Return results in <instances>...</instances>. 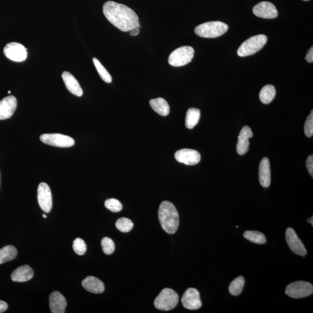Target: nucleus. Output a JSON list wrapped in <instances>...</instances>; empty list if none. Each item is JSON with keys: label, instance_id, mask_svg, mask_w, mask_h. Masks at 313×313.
Segmentation results:
<instances>
[{"label": "nucleus", "instance_id": "obj_34", "mask_svg": "<svg viewBox=\"0 0 313 313\" xmlns=\"http://www.w3.org/2000/svg\"><path fill=\"white\" fill-rule=\"evenodd\" d=\"M307 166L309 174L313 177V156L311 155L309 156L307 160Z\"/></svg>", "mask_w": 313, "mask_h": 313}, {"label": "nucleus", "instance_id": "obj_5", "mask_svg": "<svg viewBox=\"0 0 313 313\" xmlns=\"http://www.w3.org/2000/svg\"><path fill=\"white\" fill-rule=\"evenodd\" d=\"M267 41L268 37L265 35H255L248 38L241 45L238 49L237 54L241 57L254 55L264 47Z\"/></svg>", "mask_w": 313, "mask_h": 313}, {"label": "nucleus", "instance_id": "obj_37", "mask_svg": "<svg viewBox=\"0 0 313 313\" xmlns=\"http://www.w3.org/2000/svg\"><path fill=\"white\" fill-rule=\"evenodd\" d=\"M140 27H137L130 30V34L131 35V36H137V35L140 34Z\"/></svg>", "mask_w": 313, "mask_h": 313}, {"label": "nucleus", "instance_id": "obj_33", "mask_svg": "<svg viewBox=\"0 0 313 313\" xmlns=\"http://www.w3.org/2000/svg\"><path fill=\"white\" fill-rule=\"evenodd\" d=\"M304 131L306 136L311 138L313 135V110L306 120Z\"/></svg>", "mask_w": 313, "mask_h": 313}, {"label": "nucleus", "instance_id": "obj_15", "mask_svg": "<svg viewBox=\"0 0 313 313\" xmlns=\"http://www.w3.org/2000/svg\"><path fill=\"white\" fill-rule=\"evenodd\" d=\"M17 107L16 98L9 96L0 101V120L9 119L13 115Z\"/></svg>", "mask_w": 313, "mask_h": 313}, {"label": "nucleus", "instance_id": "obj_38", "mask_svg": "<svg viewBox=\"0 0 313 313\" xmlns=\"http://www.w3.org/2000/svg\"><path fill=\"white\" fill-rule=\"evenodd\" d=\"M313 217L312 216L311 218L308 220V222L312 224V225L313 226Z\"/></svg>", "mask_w": 313, "mask_h": 313}, {"label": "nucleus", "instance_id": "obj_30", "mask_svg": "<svg viewBox=\"0 0 313 313\" xmlns=\"http://www.w3.org/2000/svg\"><path fill=\"white\" fill-rule=\"evenodd\" d=\"M103 251L106 255H111L115 251V244L114 241L109 237H104L101 241Z\"/></svg>", "mask_w": 313, "mask_h": 313}, {"label": "nucleus", "instance_id": "obj_18", "mask_svg": "<svg viewBox=\"0 0 313 313\" xmlns=\"http://www.w3.org/2000/svg\"><path fill=\"white\" fill-rule=\"evenodd\" d=\"M259 180L263 187L268 188L271 182V171L268 158L262 159L259 168Z\"/></svg>", "mask_w": 313, "mask_h": 313}, {"label": "nucleus", "instance_id": "obj_11", "mask_svg": "<svg viewBox=\"0 0 313 313\" xmlns=\"http://www.w3.org/2000/svg\"><path fill=\"white\" fill-rule=\"evenodd\" d=\"M286 238L287 244L291 251L295 254L305 257V255L307 254V249L293 228L289 227L287 229Z\"/></svg>", "mask_w": 313, "mask_h": 313}, {"label": "nucleus", "instance_id": "obj_23", "mask_svg": "<svg viewBox=\"0 0 313 313\" xmlns=\"http://www.w3.org/2000/svg\"><path fill=\"white\" fill-rule=\"evenodd\" d=\"M201 116L200 110L196 108L188 109L185 119V125L188 129H193L196 126L200 120Z\"/></svg>", "mask_w": 313, "mask_h": 313}, {"label": "nucleus", "instance_id": "obj_9", "mask_svg": "<svg viewBox=\"0 0 313 313\" xmlns=\"http://www.w3.org/2000/svg\"><path fill=\"white\" fill-rule=\"evenodd\" d=\"M3 53L7 58L13 62H22L27 56V49L17 42H10L3 49Z\"/></svg>", "mask_w": 313, "mask_h": 313}, {"label": "nucleus", "instance_id": "obj_6", "mask_svg": "<svg viewBox=\"0 0 313 313\" xmlns=\"http://www.w3.org/2000/svg\"><path fill=\"white\" fill-rule=\"evenodd\" d=\"M194 55V49L190 46L177 48L170 53L168 62L173 67H181L191 62Z\"/></svg>", "mask_w": 313, "mask_h": 313}, {"label": "nucleus", "instance_id": "obj_7", "mask_svg": "<svg viewBox=\"0 0 313 313\" xmlns=\"http://www.w3.org/2000/svg\"><path fill=\"white\" fill-rule=\"evenodd\" d=\"M313 286L311 283L304 281L292 283L288 285L286 290V294L291 298H304L312 295Z\"/></svg>", "mask_w": 313, "mask_h": 313}, {"label": "nucleus", "instance_id": "obj_17", "mask_svg": "<svg viewBox=\"0 0 313 313\" xmlns=\"http://www.w3.org/2000/svg\"><path fill=\"white\" fill-rule=\"evenodd\" d=\"M67 307L65 297L58 291L53 292L49 297V308L52 313H64Z\"/></svg>", "mask_w": 313, "mask_h": 313}, {"label": "nucleus", "instance_id": "obj_3", "mask_svg": "<svg viewBox=\"0 0 313 313\" xmlns=\"http://www.w3.org/2000/svg\"><path fill=\"white\" fill-rule=\"evenodd\" d=\"M228 29L229 26L227 24L220 21H212L197 26L194 32L201 37L211 38L221 36Z\"/></svg>", "mask_w": 313, "mask_h": 313}, {"label": "nucleus", "instance_id": "obj_21", "mask_svg": "<svg viewBox=\"0 0 313 313\" xmlns=\"http://www.w3.org/2000/svg\"><path fill=\"white\" fill-rule=\"evenodd\" d=\"M64 83L66 87L71 93L78 97H81L83 94V90L78 81L72 74L69 72H64L62 75Z\"/></svg>", "mask_w": 313, "mask_h": 313}, {"label": "nucleus", "instance_id": "obj_14", "mask_svg": "<svg viewBox=\"0 0 313 313\" xmlns=\"http://www.w3.org/2000/svg\"><path fill=\"white\" fill-rule=\"evenodd\" d=\"M255 16L265 19H275L278 16V11L272 3L268 1L259 2L253 9Z\"/></svg>", "mask_w": 313, "mask_h": 313}, {"label": "nucleus", "instance_id": "obj_10", "mask_svg": "<svg viewBox=\"0 0 313 313\" xmlns=\"http://www.w3.org/2000/svg\"><path fill=\"white\" fill-rule=\"evenodd\" d=\"M37 199L40 208L45 213L51 211L52 197L50 188L47 183L42 182L38 187Z\"/></svg>", "mask_w": 313, "mask_h": 313}, {"label": "nucleus", "instance_id": "obj_2", "mask_svg": "<svg viewBox=\"0 0 313 313\" xmlns=\"http://www.w3.org/2000/svg\"><path fill=\"white\" fill-rule=\"evenodd\" d=\"M158 219L163 230L168 234L175 233L179 225V216L172 202H161L158 209Z\"/></svg>", "mask_w": 313, "mask_h": 313}, {"label": "nucleus", "instance_id": "obj_26", "mask_svg": "<svg viewBox=\"0 0 313 313\" xmlns=\"http://www.w3.org/2000/svg\"><path fill=\"white\" fill-rule=\"evenodd\" d=\"M243 236L247 240L255 244H264L267 241L265 234L258 231H246Z\"/></svg>", "mask_w": 313, "mask_h": 313}, {"label": "nucleus", "instance_id": "obj_25", "mask_svg": "<svg viewBox=\"0 0 313 313\" xmlns=\"http://www.w3.org/2000/svg\"><path fill=\"white\" fill-rule=\"evenodd\" d=\"M276 94V88L272 85H266L263 87L259 94V98L264 104L272 102Z\"/></svg>", "mask_w": 313, "mask_h": 313}, {"label": "nucleus", "instance_id": "obj_39", "mask_svg": "<svg viewBox=\"0 0 313 313\" xmlns=\"http://www.w3.org/2000/svg\"><path fill=\"white\" fill-rule=\"evenodd\" d=\"M42 216H43L44 218H47V216L45 214L42 215Z\"/></svg>", "mask_w": 313, "mask_h": 313}, {"label": "nucleus", "instance_id": "obj_20", "mask_svg": "<svg viewBox=\"0 0 313 313\" xmlns=\"http://www.w3.org/2000/svg\"><path fill=\"white\" fill-rule=\"evenodd\" d=\"M34 272L29 266L27 265L19 267L11 274V280L14 282H26L33 278Z\"/></svg>", "mask_w": 313, "mask_h": 313}, {"label": "nucleus", "instance_id": "obj_32", "mask_svg": "<svg viewBox=\"0 0 313 313\" xmlns=\"http://www.w3.org/2000/svg\"><path fill=\"white\" fill-rule=\"evenodd\" d=\"M74 251L78 255H83L87 251V245L80 238L74 240L73 244Z\"/></svg>", "mask_w": 313, "mask_h": 313}, {"label": "nucleus", "instance_id": "obj_36", "mask_svg": "<svg viewBox=\"0 0 313 313\" xmlns=\"http://www.w3.org/2000/svg\"><path fill=\"white\" fill-rule=\"evenodd\" d=\"M8 309V305L5 302L0 301V313L4 312Z\"/></svg>", "mask_w": 313, "mask_h": 313}, {"label": "nucleus", "instance_id": "obj_22", "mask_svg": "<svg viewBox=\"0 0 313 313\" xmlns=\"http://www.w3.org/2000/svg\"><path fill=\"white\" fill-rule=\"evenodd\" d=\"M149 104H150L151 108L158 115L162 116H166L169 115V106L164 99L158 98L151 99Z\"/></svg>", "mask_w": 313, "mask_h": 313}, {"label": "nucleus", "instance_id": "obj_40", "mask_svg": "<svg viewBox=\"0 0 313 313\" xmlns=\"http://www.w3.org/2000/svg\"><path fill=\"white\" fill-rule=\"evenodd\" d=\"M8 93L9 94H10V91H8Z\"/></svg>", "mask_w": 313, "mask_h": 313}, {"label": "nucleus", "instance_id": "obj_41", "mask_svg": "<svg viewBox=\"0 0 313 313\" xmlns=\"http://www.w3.org/2000/svg\"><path fill=\"white\" fill-rule=\"evenodd\" d=\"M304 1H309V0H304Z\"/></svg>", "mask_w": 313, "mask_h": 313}, {"label": "nucleus", "instance_id": "obj_8", "mask_svg": "<svg viewBox=\"0 0 313 313\" xmlns=\"http://www.w3.org/2000/svg\"><path fill=\"white\" fill-rule=\"evenodd\" d=\"M40 138L45 144L58 148L72 147L75 144L72 138L60 134H45Z\"/></svg>", "mask_w": 313, "mask_h": 313}, {"label": "nucleus", "instance_id": "obj_24", "mask_svg": "<svg viewBox=\"0 0 313 313\" xmlns=\"http://www.w3.org/2000/svg\"><path fill=\"white\" fill-rule=\"evenodd\" d=\"M17 255V251L12 245H6L0 249V265L13 260L16 257Z\"/></svg>", "mask_w": 313, "mask_h": 313}, {"label": "nucleus", "instance_id": "obj_19", "mask_svg": "<svg viewBox=\"0 0 313 313\" xmlns=\"http://www.w3.org/2000/svg\"><path fill=\"white\" fill-rule=\"evenodd\" d=\"M82 286L85 290L93 294H102L105 291L104 283L93 276H88L82 282Z\"/></svg>", "mask_w": 313, "mask_h": 313}, {"label": "nucleus", "instance_id": "obj_1", "mask_svg": "<svg viewBox=\"0 0 313 313\" xmlns=\"http://www.w3.org/2000/svg\"><path fill=\"white\" fill-rule=\"evenodd\" d=\"M103 12L110 23L122 31L141 27L137 14L126 5L109 1L103 6Z\"/></svg>", "mask_w": 313, "mask_h": 313}, {"label": "nucleus", "instance_id": "obj_27", "mask_svg": "<svg viewBox=\"0 0 313 313\" xmlns=\"http://www.w3.org/2000/svg\"><path fill=\"white\" fill-rule=\"evenodd\" d=\"M245 285V280L243 276H239L235 279L230 283L229 290L230 294L233 296H238L242 293Z\"/></svg>", "mask_w": 313, "mask_h": 313}, {"label": "nucleus", "instance_id": "obj_31", "mask_svg": "<svg viewBox=\"0 0 313 313\" xmlns=\"http://www.w3.org/2000/svg\"><path fill=\"white\" fill-rule=\"evenodd\" d=\"M105 206L107 209L113 212H119L122 211L123 205L117 199L109 198L105 202Z\"/></svg>", "mask_w": 313, "mask_h": 313}, {"label": "nucleus", "instance_id": "obj_4", "mask_svg": "<svg viewBox=\"0 0 313 313\" xmlns=\"http://www.w3.org/2000/svg\"><path fill=\"white\" fill-rule=\"evenodd\" d=\"M179 302L178 295L170 288H164L156 298L155 307L159 311H169L176 307Z\"/></svg>", "mask_w": 313, "mask_h": 313}, {"label": "nucleus", "instance_id": "obj_35", "mask_svg": "<svg viewBox=\"0 0 313 313\" xmlns=\"http://www.w3.org/2000/svg\"><path fill=\"white\" fill-rule=\"evenodd\" d=\"M306 60L309 63H312L313 62V47H312L309 49L307 56L305 58Z\"/></svg>", "mask_w": 313, "mask_h": 313}, {"label": "nucleus", "instance_id": "obj_16", "mask_svg": "<svg viewBox=\"0 0 313 313\" xmlns=\"http://www.w3.org/2000/svg\"><path fill=\"white\" fill-rule=\"evenodd\" d=\"M253 137V133L248 126H245L240 131L238 138L237 144V152L238 155H244L246 154L250 147L249 139Z\"/></svg>", "mask_w": 313, "mask_h": 313}, {"label": "nucleus", "instance_id": "obj_13", "mask_svg": "<svg viewBox=\"0 0 313 313\" xmlns=\"http://www.w3.org/2000/svg\"><path fill=\"white\" fill-rule=\"evenodd\" d=\"M175 158L180 163L187 165H194L200 162L201 155L193 149H183L175 153Z\"/></svg>", "mask_w": 313, "mask_h": 313}, {"label": "nucleus", "instance_id": "obj_28", "mask_svg": "<svg viewBox=\"0 0 313 313\" xmlns=\"http://www.w3.org/2000/svg\"><path fill=\"white\" fill-rule=\"evenodd\" d=\"M92 60H93V63L96 69H97L99 76H100L102 79L107 83H111L112 78L111 75H110V73L108 72V70L102 65V63L97 58H94Z\"/></svg>", "mask_w": 313, "mask_h": 313}, {"label": "nucleus", "instance_id": "obj_12", "mask_svg": "<svg viewBox=\"0 0 313 313\" xmlns=\"http://www.w3.org/2000/svg\"><path fill=\"white\" fill-rule=\"evenodd\" d=\"M182 304L184 308L188 310H197L201 307L202 303L200 293L195 288H188L182 298Z\"/></svg>", "mask_w": 313, "mask_h": 313}, {"label": "nucleus", "instance_id": "obj_29", "mask_svg": "<svg viewBox=\"0 0 313 313\" xmlns=\"http://www.w3.org/2000/svg\"><path fill=\"white\" fill-rule=\"evenodd\" d=\"M116 226L120 232L128 233L133 229L134 223L129 218H121L117 220Z\"/></svg>", "mask_w": 313, "mask_h": 313}]
</instances>
